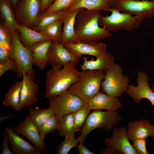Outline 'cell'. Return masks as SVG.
<instances>
[{"mask_svg":"<svg viewBox=\"0 0 154 154\" xmlns=\"http://www.w3.org/2000/svg\"><path fill=\"white\" fill-rule=\"evenodd\" d=\"M101 11L81 9L76 17L74 26L75 32L79 42L95 43L100 40L112 35L98 23Z\"/></svg>","mask_w":154,"mask_h":154,"instance_id":"cell-1","label":"cell"},{"mask_svg":"<svg viewBox=\"0 0 154 154\" xmlns=\"http://www.w3.org/2000/svg\"><path fill=\"white\" fill-rule=\"evenodd\" d=\"M75 63L70 62L60 69L52 68L46 74L45 96L46 98L58 95L68 90L78 80L80 71Z\"/></svg>","mask_w":154,"mask_h":154,"instance_id":"cell-2","label":"cell"},{"mask_svg":"<svg viewBox=\"0 0 154 154\" xmlns=\"http://www.w3.org/2000/svg\"><path fill=\"white\" fill-rule=\"evenodd\" d=\"M105 72L97 70L81 71L78 80L68 90L79 98L85 104L88 103L99 91Z\"/></svg>","mask_w":154,"mask_h":154,"instance_id":"cell-3","label":"cell"},{"mask_svg":"<svg viewBox=\"0 0 154 154\" xmlns=\"http://www.w3.org/2000/svg\"><path fill=\"white\" fill-rule=\"evenodd\" d=\"M121 120V116L117 111L96 110L92 112L87 116L81 131L78 139V142L84 143L87 135L94 129L99 128L109 131L118 125Z\"/></svg>","mask_w":154,"mask_h":154,"instance_id":"cell-4","label":"cell"},{"mask_svg":"<svg viewBox=\"0 0 154 154\" xmlns=\"http://www.w3.org/2000/svg\"><path fill=\"white\" fill-rule=\"evenodd\" d=\"M110 15L101 16L99 25L108 31L122 30L131 31L137 29L144 18L120 11L114 8H110Z\"/></svg>","mask_w":154,"mask_h":154,"instance_id":"cell-5","label":"cell"},{"mask_svg":"<svg viewBox=\"0 0 154 154\" xmlns=\"http://www.w3.org/2000/svg\"><path fill=\"white\" fill-rule=\"evenodd\" d=\"M13 40L10 48L9 58L14 60L17 65L16 77L21 79L24 73L35 74L31 49L25 47L21 43L17 30L13 33Z\"/></svg>","mask_w":154,"mask_h":154,"instance_id":"cell-6","label":"cell"},{"mask_svg":"<svg viewBox=\"0 0 154 154\" xmlns=\"http://www.w3.org/2000/svg\"><path fill=\"white\" fill-rule=\"evenodd\" d=\"M122 71V67L115 63L107 70L101 83L102 91L117 98L127 91L129 78L128 76L123 75Z\"/></svg>","mask_w":154,"mask_h":154,"instance_id":"cell-7","label":"cell"},{"mask_svg":"<svg viewBox=\"0 0 154 154\" xmlns=\"http://www.w3.org/2000/svg\"><path fill=\"white\" fill-rule=\"evenodd\" d=\"M48 102L50 107L58 121L64 116L74 113L85 104L68 90L58 95L48 98Z\"/></svg>","mask_w":154,"mask_h":154,"instance_id":"cell-8","label":"cell"},{"mask_svg":"<svg viewBox=\"0 0 154 154\" xmlns=\"http://www.w3.org/2000/svg\"><path fill=\"white\" fill-rule=\"evenodd\" d=\"M41 8V0H19L13 7L17 22L33 29Z\"/></svg>","mask_w":154,"mask_h":154,"instance_id":"cell-9","label":"cell"},{"mask_svg":"<svg viewBox=\"0 0 154 154\" xmlns=\"http://www.w3.org/2000/svg\"><path fill=\"white\" fill-rule=\"evenodd\" d=\"M109 5L110 8L144 19L154 17V1L113 0Z\"/></svg>","mask_w":154,"mask_h":154,"instance_id":"cell-10","label":"cell"},{"mask_svg":"<svg viewBox=\"0 0 154 154\" xmlns=\"http://www.w3.org/2000/svg\"><path fill=\"white\" fill-rule=\"evenodd\" d=\"M129 140L125 127L114 128L112 137L104 140L107 147L102 151L101 153L136 154Z\"/></svg>","mask_w":154,"mask_h":154,"instance_id":"cell-11","label":"cell"},{"mask_svg":"<svg viewBox=\"0 0 154 154\" xmlns=\"http://www.w3.org/2000/svg\"><path fill=\"white\" fill-rule=\"evenodd\" d=\"M48 64L52 68L60 69L68 63H78L80 58L68 50L64 45L52 40L48 54Z\"/></svg>","mask_w":154,"mask_h":154,"instance_id":"cell-12","label":"cell"},{"mask_svg":"<svg viewBox=\"0 0 154 154\" xmlns=\"http://www.w3.org/2000/svg\"><path fill=\"white\" fill-rule=\"evenodd\" d=\"M13 130L16 134L25 137L40 152L45 153L46 152L44 139L41 136L38 127L33 123L29 115L26 116L23 121L17 124Z\"/></svg>","mask_w":154,"mask_h":154,"instance_id":"cell-13","label":"cell"},{"mask_svg":"<svg viewBox=\"0 0 154 154\" xmlns=\"http://www.w3.org/2000/svg\"><path fill=\"white\" fill-rule=\"evenodd\" d=\"M148 80L149 76L145 72L139 71L136 79L137 86L129 85L127 94L136 104H139L142 99L145 98L150 101L152 106H154V92L149 86Z\"/></svg>","mask_w":154,"mask_h":154,"instance_id":"cell-14","label":"cell"},{"mask_svg":"<svg viewBox=\"0 0 154 154\" xmlns=\"http://www.w3.org/2000/svg\"><path fill=\"white\" fill-rule=\"evenodd\" d=\"M35 74L24 73L23 84L21 89L19 100V110L30 106L37 102L39 86L34 80Z\"/></svg>","mask_w":154,"mask_h":154,"instance_id":"cell-15","label":"cell"},{"mask_svg":"<svg viewBox=\"0 0 154 154\" xmlns=\"http://www.w3.org/2000/svg\"><path fill=\"white\" fill-rule=\"evenodd\" d=\"M81 9L70 11L63 9L60 19L63 24V32L60 43L64 45L70 43L79 42L76 35L74 26L77 15Z\"/></svg>","mask_w":154,"mask_h":154,"instance_id":"cell-16","label":"cell"},{"mask_svg":"<svg viewBox=\"0 0 154 154\" xmlns=\"http://www.w3.org/2000/svg\"><path fill=\"white\" fill-rule=\"evenodd\" d=\"M70 52L80 58L83 55L96 57L106 52L107 44L104 42L90 43L79 42L64 45Z\"/></svg>","mask_w":154,"mask_h":154,"instance_id":"cell-17","label":"cell"},{"mask_svg":"<svg viewBox=\"0 0 154 154\" xmlns=\"http://www.w3.org/2000/svg\"><path fill=\"white\" fill-rule=\"evenodd\" d=\"M91 110L117 111L123 108L117 97L99 91L87 104Z\"/></svg>","mask_w":154,"mask_h":154,"instance_id":"cell-18","label":"cell"},{"mask_svg":"<svg viewBox=\"0 0 154 154\" xmlns=\"http://www.w3.org/2000/svg\"><path fill=\"white\" fill-rule=\"evenodd\" d=\"M7 134L8 140L13 153L15 154H39L40 152L35 146L26 141L8 127L4 128Z\"/></svg>","mask_w":154,"mask_h":154,"instance_id":"cell-19","label":"cell"},{"mask_svg":"<svg viewBox=\"0 0 154 154\" xmlns=\"http://www.w3.org/2000/svg\"><path fill=\"white\" fill-rule=\"evenodd\" d=\"M127 131L131 141L154 136V125L146 119L129 121L127 124Z\"/></svg>","mask_w":154,"mask_h":154,"instance_id":"cell-20","label":"cell"},{"mask_svg":"<svg viewBox=\"0 0 154 154\" xmlns=\"http://www.w3.org/2000/svg\"><path fill=\"white\" fill-rule=\"evenodd\" d=\"M96 57L95 60L93 58L88 60L87 57H83L84 62L80 65L82 71L90 70L105 72L115 64L114 58L110 52L106 51Z\"/></svg>","mask_w":154,"mask_h":154,"instance_id":"cell-21","label":"cell"},{"mask_svg":"<svg viewBox=\"0 0 154 154\" xmlns=\"http://www.w3.org/2000/svg\"><path fill=\"white\" fill-rule=\"evenodd\" d=\"M52 42L51 39L40 41L35 43L31 48L33 64L40 70H43L48 63L47 54Z\"/></svg>","mask_w":154,"mask_h":154,"instance_id":"cell-22","label":"cell"},{"mask_svg":"<svg viewBox=\"0 0 154 154\" xmlns=\"http://www.w3.org/2000/svg\"><path fill=\"white\" fill-rule=\"evenodd\" d=\"M17 30L19 39L23 44L28 48H31L33 45L38 42L51 39L23 25L18 24Z\"/></svg>","mask_w":154,"mask_h":154,"instance_id":"cell-23","label":"cell"},{"mask_svg":"<svg viewBox=\"0 0 154 154\" xmlns=\"http://www.w3.org/2000/svg\"><path fill=\"white\" fill-rule=\"evenodd\" d=\"M109 0H74L67 8L70 11L80 9L109 11Z\"/></svg>","mask_w":154,"mask_h":154,"instance_id":"cell-24","label":"cell"},{"mask_svg":"<svg viewBox=\"0 0 154 154\" xmlns=\"http://www.w3.org/2000/svg\"><path fill=\"white\" fill-rule=\"evenodd\" d=\"M0 18L11 31L14 32L17 29V22L13 10V6L10 0H0Z\"/></svg>","mask_w":154,"mask_h":154,"instance_id":"cell-25","label":"cell"},{"mask_svg":"<svg viewBox=\"0 0 154 154\" xmlns=\"http://www.w3.org/2000/svg\"><path fill=\"white\" fill-rule=\"evenodd\" d=\"M23 81L16 82L11 86L5 94L2 104L12 107L15 110L19 111L20 94Z\"/></svg>","mask_w":154,"mask_h":154,"instance_id":"cell-26","label":"cell"},{"mask_svg":"<svg viewBox=\"0 0 154 154\" xmlns=\"http://www.w3.org/2000/svg\"><path fill=\"white\" fill-rule=\"evenodd\" d=\"M63 26V23L60 19L42 28L38 32L53 40L60 43Z\"/></svg>","mask_w":154,"mask_h":154,"instance_id":"cell-27","label":"cell"},{"mask_svg":"<svg viewBox=\"0 0 154 154\" xmlns=\"http://www.w3.org/2000/svg\"><path fill=\"white\" fill-rule=\"evenodd\" d=\"M57 129L61 136L70 135L75 137L74 113L67 114L60 119L58 122Z\"/></svg>","mask_w":154,"mask_h":154,"instance_id":"cell-28","label":"cell"},{"mask_svg":"<svg viewBox=\"0 0 154 154\" xmlns=\"http://www.w3.org/2000/svg\"><path fill=\"white\" fill-rule=\"evenodd\" d=\"M29 112L32 122L38 128L54 115L52 110L50 107L47 109H42L37 106L35 108L30 109Z\"/></svg>","mask_w":154,"mask_h":154,"instance_id":"cell-29","label":"cell"},{"mask_svg":"<svg viewBox=\"0 0 154 154\" xmlns=\"http://www.w3.org/2000/svg\"><path fill=\"white\" fill-rule=\"evenodd\" d=\"M63 10V9L52 13L43 12L40 14L33 30L38 32L40 29L60 19Z\"/></svg>","mask_w":154,"mask_h":154,"instance_id":"cell-30","label":"cell"},{"mask_svg":"<svg viewBox=\"0 0 154 154\" xmlns=\"http://www.w3.org/2000/svg\"><path fill=\"white\" fill-rule=\"evenodd\" d=\"M91 109L87 104L74 113V128L75 132L79 131L90 114Z\"/></svg>","mask_w":154,"mask_h":154,"instance_id":"cell-31","label":"cell"},{"mask_svg":"<svg viewBox=\"0 0 154 154\" xmlns=\"http://www.w3.org/2000/svg\"><path fill=\"white\" fill-rule=\"evenodd\" d=\"M58 121L54 115L48 118L44 123L38 128V131L44 139L48 133L57 129Z\"/></svg>","mask_w":154,"mask_h":154,"instance_id":"cell-32","label":"cell"},{"mask_svg":"<svg viewBox=\"0 0 154 154\" xmlns=\"http://www.w3.org/2000/svg\"><path fill=\"white\" fill-rule=\"evenodd\" d=\"M65 137L64 140L58 145L56 154H67L72 148L77 147L78 145L79 142L78 139L70 135Z\"/></svg>","mask_w":154,"mask_h":154,"instance_id":"cell-33","label":"cell"},{"mask_svg":"<svg viewBox=\"0 0 154 154\" xmlns=\"http://www.w3.org/2000/svg\"><path fill=\"white\" fill-rule=\"evenodd\" d=\"M13 38V33L1 20L0 22V44H5L10 48Z\"/></svg>","mask_w":154,"mask_h":154,"instance_id":"cell-34","label":"cell"},{"mask_svg":"<svg viewBox=\"0 0 154 154\" xmlns=\"http://www.w3.org/2000/svg\"><path fill=\"white\" fill-rule=\"evenodd\" d=\"M74 0H55L44 12L52 13L67 9Z\"/></svg>","mask_w":154,"mask_h":154,"instance_id":"cell-35","label":"cell"},{"mask_svg":"<svg viewBox=\"0 0 154 154\" xmlns=\"http://www.w3.org/2000/svg\"><path fill=\"white\" fill-rule=\"evenodd\" d=\"M132 146L137 154H148L146 147V138H140L133 141Z\"/></svg>","mask_w":154,"mask_h":154,"instance_id":"cell-36","label":"cell"},{"mask_svg":"<svg viewBox=\"0 0 154 154\" xmlns=\"http://www.w3.org/2000/svg\"><path fill=\"white\" fill-rule=\"evenodd\" d=\"M13 70L16 73L17 66L15 61L9 58L6 62L0 63V76L9 70Z\"/></svg>","mask_w":154,"mask_h":154,"instance_id":"cell-37","label":"cell"},{"mask_svg":"<svg viewBox=\"0 0 154 154\" xmlns=\"http://www.w3.org/2000/svg\"><path fill=\"white\" fill-rule=\"evenodd\" d=\"M10 47L5 44H0V63H4L9 58Z\"/></svg>","mask_w":154,"mask_h":154,"instance_id":"cell-38","label":"cell"},{"mask_svg":"<svg viewBox=\"0 0 154 154\" xmlns=\"http://www.w3.org/2000/svg\"><path fill=\"white\" fill-rule=\"evenodd\" d=\"M4 141L2 147V154H13V153L8 145L7 134L5 130L4 129Z\"/></svg>","mask_w":154,"mask_h":154,"instance_id":"cell-39","label":"cell"},{"mask_svg":"<svg viewBox=\"0 0 154 154\" xmlns=\"http://www.w3.org/2000/svg\"><path fill=\"white\" fill-rule=\"evenodd\" d=\"M77 147L79 154H95L85 147L83 143H79V145L77 146Z\"/></svg>","mask_w":154,"mask_h":154,"instance_id":"cell-40","label":"cell"},{"mask_svg":"<svg viewBox=\"0 0 154 154\" xmlns=\"http://www.w3.org/2000/svg\"><path fill=\"white\" fill-rule=\"evenodd\" d=\"M55 0H41L42 8L40 14L43 13L44 11Z\"/></svg>","mask_w":154,"mask_h":154,"instance_id":"cell-41","label":"cell"},{"mask_svg":"<svg viewBox=\"0 0 154 154\" xmlns=\"http://www.w3.org/2000/svg\"><path fill=\"white\" fill-rule=\"evenodd\" d=\"M14 114V113H12L10 115L6 116H3L0 117V122L1 123L4 120L9 119L11 116H12Z\"/></svg>","mask_w":154,"mask_h":154,"instance_id":"cell-42","label":"cell"},{"mask_svg":"<svg viewBox=\"0 0 154 154\" xmlns=\"http://www.w3.org/2000/svg\"><path fill=\"white\" fill-rule=\"evenodd\" d=\"M12 3L13 7L15 6L19 0H10Z\"/></svg>","mask_w":154,"mask_h":154,"instance_id":"cell-43","label":"cell"},{"mask_svg":"<svg viewBox=\"0 0 154 154\" xmlns=\"http://www.w3.org/2000/svg\"><path fill=\"white\" fill-rule=\"evenodd\" d=\"M144 0V1H154V0Z\"/></svg>","mask_w":154,"mask_h":154,"instance_id":"cell-44","label":"cell"},{"mask_svg":"<svg viewBox=\"0 0 154 154\" xmlns=\"http://www.w3.org/2000/svg\"><path fill=\"white\" fill-rule=\"evenodd\" d=\"M113 0H109V3L110 2H111V1H113Z\"/></svg>","mask_w":154,"mask_h":154,"instance_id":"cell-45","label":"cell"},{"mask_svg":"<svg viewBox=\"0 0 154 154\" xmlns=\"http://www.w3.org/2000/svg\"><path fill=\"white\" fill-rule=\"evenodd\" d=\"M153 86L154 87V84L153 85Z\"/></svg>","mask_w":154,"mask_h":154,"instance_id":"cell-46","label":"cell"},{"mask_svg":"<svg viewBox=\"0 0 154 154\" xmlns=\"http://www.w3.org/2000/svg\"><path fill=\"white\" fill-rule=\"evenodd\" d=\"M153 139H154V138H153Z\"/></svg>","mask_w":154,"mask_h":154,"instance_id":"cell-47","label":"cell"}]
</instances>
